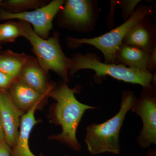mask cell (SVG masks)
<instances>
[{
	"label": "cell",
	"instance_id": "obj_1",
	"mask_svg": "<svg viewBox=\"0 0 156 156\" xmlns=\"http://www.w3.org/2000/svg\"><path fill=\"white\" fill-rule=\"evenodd\" d=\"M80 89L79 87L70 88L67 83L63 82L56 86L50 95L56 101L50 110V121L61 126L62 132L51 135L49 139L64 144L78 152L82 148L76 136L78 127L85 112L96 108L81 103L76 99L75 94Z\"/></svg>",
	"mask_w": 156,
	"mask_h": 156
},
{
	"label": "cell",
	"instance_id": "obj_2",
	"mask_svg": "<svg viewBox=\"0 0 156 156\" xmlns=\"http://www.w3.org/2000/svg\"><path fill=\"white\" fill-rule=\"evenodd\" d=\"M136 99L132 91H124L120 108L117 114L104 122L92 123L87 126L85 142L90 154L96 155L104 153L114 154L120 153L121 128L127 113L131 110Z\"/></svg>",
	"mask_w": 156,
	"mask_h": 156
},
{
	"label": "cell",
	"instance_id": "obj_3",
	"mask_svg": "<svg viewBox=\"0 0 156 156\" xmlns=\"http://www.w3.org/2000/svg\"><path fill=\"white\" fill-rule=\"evenodd\" d=\"M17 23L21 29L22 36L27 39L32 46L40 66L46 73L53 71L65 83H67L72 58H68L62 50L59 34L55 33L51 37L43 39L34 31L29 23L21 20Z\"/></svg>",
	"mask_w": 156,
	"mask_h": 156
},
{
	"label": "cell",
	"instance_id": "obj_4",
	"mask_svg": "<svg viewBox=\"0 0 156 156\" xmlns=\"http://www.w3.org/2000/svg\"><path fill=\"white\" fill-rule=\"evenodd\" d=\"M83 69L93 70L98 77L109 76L126 83L139 84L144 88L151 87L154 81V76L149 71L132 68L123 64L103 63L92 54H77L72 58L70 75Z\"/></svg>",
	"mask_w": 156,
	"mask_h": 156
},
{
	"label": "cell",
	"instance_id": "obj_5",
	"mask_svg": "<svg viewBox=\"0 0 156 156\" xmlns=\"http://www.w3.org/2000/svg\"><path fill=\"white\" fill-rule=\"evenodd\" d=\"M151 11L147 8L137 9L122 25L100 36L90 39H76L70 37L69 40L73 45L87 44L94 46L103 53L105 63H114L117 53L123 45L127 34L142 21Z\"/></svg>",
	"mask_w": 156,
	"mask_h": 156
},
{
	"label": "cell",
	"instance_id": "obj_6",
	"mask_svg": "<svg viewBox=\"0 0 156 156\" xmlns=\"http://www.w3.org/2000/svg\"><path fill=\"white\" fill-rule=\"evenodd\" d=\"M152 85L144 88L131 109L142 121L143 128L136 138L141 149L156 144V95Z\"/></svg>",
	"mask_w": 156,
	"mask_h": 156
},
{
	"label": "cell",
	"instance_id": "obj_7",
	"mask_svg": "<svg viewBox=\"0 0 156 156\" xmlns=\"http://www.w3.org/2000/svg\"><path fill=\"white\" fill-rule=\"evenodd\" d=\"M63 0H53L32 11L13 13L5 9L0 10V20L18 19L33 27L34 31L43 39L48 38L53 27L54 17L64 5Z\"/></svg>",
	"mask_w": 156,
	"mask_h": 156
},
{
	"label": "cell",
	"instance_id": "obj_8",
	"mask_svg": "<svg viewBox=\"0 0 156 156\" xmlns=\"http://www.w3.org/2000/svg\"><path fill=\"white\" fill-rule=\"evenodd\" d=\"M23 113L15 106L7 91L0 90V115L5 133V141L12 148L19 135L20 119Z\"/></svg>",
	"mask_w": 156,
	"mask_h": 156
},
{
	"label": "cell",
	"instance_id": "obj_9",
	"mask_svg": "<svg viewBox=\"0 0 156 156\" xmlns=\"http://www.w3.org/2000/svg\"><path fill=\"white\" fill-rule=\"evenodd\" d=\"M48 73L40 66L36 58L30 56L17 79L37 92L50 97L56 86L50 82Z\"/></svg>",
	"mask_w": 156,
	"mask_h": 156
},
{
	"label": "cell",
	"instance_id": "obj_10",
	"mask_svg": "<svg viewBox=\"0 0 156 156\" xmlns=\"http://www.w3.org/2000/svg\"><path fill=\"white\" fill-rule=\"evenodd\" d=\"M7 92L15 106L24 114L36 105L41 109L49 97L37 92L17 79Z\"/></svg>",
	"mask_w": 156,
	"mask_h": 156
},
{
	"label": "cell",
	"instance_id": "obj_11",
	"mask_svg": "<svg viewBox=\"0 0 156 156\" xmlns=\"http://www.w3.org/2000/svg\"><path fill=\"white\" fill-rule=\"evenodd\" d=\"M41 109L38 105H36L21 116L19 135L16 144L11 148V156H44L42 154L40 156L34 154L29 145L31 132L34 126L40 122V120L35 118V112Z\"/></svg>",
	"mask_w": 156,
	"mask_h": 156
},
{
	"label": "cell",
	"instance_id": "obj_12",
	"mask_svg": "<svg viewBox=\"0 0 156 156\" xmlns=\"http://www.w3.org/2000/svg\"><path fill=\"white\" fill-rule=\"evenodd\" d=\"M62 16L66 21L74 26L89 24L92 19L91 3L86 0H68L62 6Z\"/></svg>",
	"mask_w": 156,
	"mask_h": 156
},
{
	"label": "cell",
	"instance_id": "obj_13",
	"mask_svg": "<svg viewBox=\"0 0 156 156\" xmlns=\"http://www.w3.org/2000/svg\"><path fill=\"white\" fill-rule=\"evenodd\" d=\"M150 56L140 48L123 44L117 53L116 61L132 68L149 71Z\"/></svg>",
	"mask_w": 156,
	"mask_h": 156
},
{
	"label": "cell",
	"instance_id": "obj_14",
	"mask_svg": "<svg viewBox=\"0 0 156 156\" xmlns=\"http://www.w3.org/2000/svg\"><path fill=\"white\" fill-rule=\"evenodd\" d=\"M30 56L11 50L0 54V71L16 79Z\"/></svg>",
	"mask_w": 156,
	"mask_h": 156
},
{
	"label": "cell",
	"instance_id": "obj_15",
	"mask_svg": "<svg viewBox=\"0 0 156 156\" xmlns=\"http://www.w3.org/2000/svg\"><path fill=\"white\" fill-rule=\"evenodd\" d=\"M140 23L128 33L124 39L125 44L140 48L148 52L150 44V35L147 30Z\"/></svg>",
	"mask_w": 156,
	"mask_h": 156
},
{
	"label": "cell",
	"instance_id": "obj_16",
	"mask_svg": "<svg viewBox=\"0 0 156 156\" xmlns=\"http://www.w3.org/2000/svg\"><path fill=\"white\" fill-rule=\"evenodd\" d=\"M6 11L13 13H21L44 6L47 1L40 0H8L5 2Z\"/></svg>",
	"mask_w": 156,
	"mask_h": 156
},
{
	"label": "cell",
	"instance_id": "obj_17",
	"mask_svg": "<svg viewBox=\"0 0 156 156\" xmlns=\"http://www.w3.org/2000/svg\"><path fill=\"white\" fill-rule=\"evenodd\" d=\"M20 36H22V32L17 22L10 21L0 24V41L14 42Z\"/></svg>",
	"mask_w": 156,
	"mask_h": 156
},
{
	"label": "cell",
	"instance_id": "obj_18",
	"mask_svg": "<svg viewBox=\"0 0 156 156\" xmlns=\"http://www.w3.org/2000/svg\"><path fill=\"white\" fill-rule=\"evenodd\" d=\"M15 79L0 71V90L7 91Z\"/></svg>",
	"mask_w": 156,
	"mask_h": 156
},
{
	"label": "cell",
	"instance_id": "obj_19",
	"mask_svg": "<svg viewBox=\"0 0 156 156\" xmlns=\"http://www.w3.org/2000/svg\"><path fill=\"white\" fill-rule=\"evenodd\" d=\"M139 1H126L122 2L124 12L126 15H129L132 13L134 8Z\"/></svg>",
	"mask_w": 156,
	"mask_h": 156
},
{
	"label": "cell",
	"instance_id": "obj_20",
	"mask_svg": "<svg viewBox=\"0 0 156 156\" xmlns=\"http://www.w3.org/2000/svg\"><path fill=\"white\" fill-rule=\"evenodd\" d=\"M0 156H11V148L5 140L0 143Z\"/></svg>",
	"mask_w": 156,
	"mask_h": 156
},
{
	"label": "cell",
	"instance_id": "obj_21",
	"mask_svg": "<svg viewBox=\"0 0 156 156\" xmlns=\"http://www.w3.org/2000/svg\"><path fill=\"white\" fill-rule=\"evenodd\" d=\"M5 140V133L2 121L0 115V143Z\"/></svg>",
	"mask_w": 156,
	"mask_h": 156
},
{
	"label": "cell",
	"instance_id": "obj_22",
	"mask_svg": "<svg viewBox=\"0 0 156 156\" xmlns=\"http://www.w3.org/2000/svg\"><path fill=\"white\" fill-rule=\"evenodd\" d=\"M2 1H1V0H0V7H1V6H2Z\"/></svg>",
	"mask_w": 156,
	"mask_h": 156
},
{
	"label": "cell",
	"instance_id": "obj_23",
	"mask_svg": "<svg viewBox=\"0 0 156 156\" xmlns=\"http://www.w3.org/2000/svg\"><path fill=\"white\" fill-rule=\"evenodd\" d=\"M0 42H1V41H0Z\"/></svg>",
	"mask_w": 156,
	"mask_h": 156
}]
</instances>
